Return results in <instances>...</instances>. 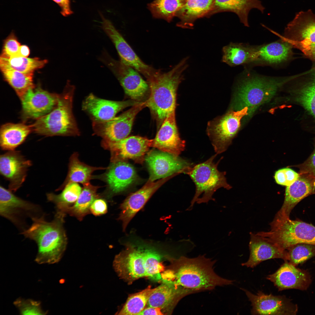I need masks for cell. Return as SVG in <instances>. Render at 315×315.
<instances>
[{
    "label": "cell",
    "mask_w": 315,
    "mask_h": 315,
    "mask_svg": "<svg viewBox=\"0 0 315 315\" xmlns=\"http://www.w3.org/2000/svg\"><path fill=\"white\" fill-rule=\"evenodd\" d=\"M66 215L56 211L50 221L46 220L44 215L33 218L31 225L21 232L36 244L38 251L35 261L38 264H55L62 257L67 244L64 227Z\"/></svg>",
    "instance_id": "cell-1"
},
{
    "label": "cell",
    "mask_w": 315,
    "mask_h": 315,
    "mask_svg": "<svg viewBox=\"0 0 315 315\" xmlns=\"http://www.w3.org/2000/svg\"><path fill=\"white\" fill-rule=\"evenodd\" d=\"M175 261L167 280L192 294L233 284V281L217 275L214 270L215 261L204 255L192 258L181 256Z\"/></svg>",
    "instance_id": "cell-2"
},
{
    "label": "cell",
    "mask_w": 315,
    "mask_h": 315,
    "mask_svg": "<svg viewBox=\"0 0 315 315\" xmlns=\"http://www.w3.org/2000/svg\"><path fill=\"white\" fill-rule=\"evenodd\" d=\"M188 59L187 57L183 58L167 72L155 69L146 78L150 93L145 104L159 121H163L175 111L177 90L184 80L183 73L188 66Z\"/></svg>",
    "instance_id": "cell-3"
},
{
    "label": "cell",
    "mask_w": 315,
    "mask_h": 315,
    "mask_svg": "<svg viewBox=\"0 0 315 315\" xmlns=\"http://www.w3.org/2000/svg\"><path fill=\"white\" fill-rule=\"evenodd\" d=\"M291 78L268 77L247 73L236 86L232 110L247 108L246 119L249 118L260 106L271 100Z\"/></svg>",
    "instance_id": "cell-4"
},
{
    "label": "cell",
    "mask_w": 315,
    "mask_h": 315,
    "mask_svg": "<svg viewBox=\"0 0 315 315\" xmlns=\"http://www.w3.org/2000/svg\"><path fill=\"white\" fill-rule=\"evenodd\" d=\"M75 86L68 81L57 103L49 113L32 125L33 131L46 136H76L80 132L73 112Z\"/></svg>",
    "instance_id": "cell-5"
},
{
    "label": "cell",
    "mask_w": 315,
    "mask_h": 315,
    "mask_svg": "<svg viewBox=\"0 0 315 315\" xmlns=\"http://www.w3.org/2000/svg\"><path fill=\"white\" fill-rule=\"evenodd\" d=\"M217 155L216 154L205 161L193 166L186 173L196 187L195 195L187 210H191L195 202L207 203L210 200H215L213 194L221 188L227 190L232 188L227 182L226 172H220L218 169V164L222 158L216 163L214 161Z\"/></svg>",
    "instance_id": "cell-6"
},
{
    "label": "cell",
    "mask_w": 315,
    "mask_h": 315,
    "mask_svg": "<svg viewBox=\"0 0 315 315\" xmlns=\"http://www.w3.org/2000/svg\"><path fill=\"white\" fill-rule=\"evenodd\" d=\"M288 83L287 101L303 111L302 124L315 134V64L310 70L292 76Z\"/></svg>",
    "instance_id": "cell-7"
},
{
    "label": "cell",
    "mask_w": 315,
    "mask_h": 315,
    "mask_svg": "<svg viewBox=\"0 0 315 315\" xmlns=\"http://www.w3.org/2000/svg\"><path fill=\"white\" fill-rule=\"evenodd\" d=\"M270 230L260 232V234L277 243L286 250L299 243L315 246V226L299 219L275 216L270 223Z\"/></svg>",
    "instance_id": "cell-8"
},
{
    "label": "cell",
    "mask_w": 315,
    "mask_h": 315,
    "mask_svg": "<svg viewBox=\"0 0 315 315\" xmlns=\"http://www.w3.org/2000/svg\"><path fill=\"white\" fill-rule=\"evenodd\" d=\"M248 109L230 110L209 122L207 133L217 154L225 152L238 132L241 121L247 115Z\"/></svg>",
    "instance_id": "cell-9"
},
{
    "label": "cell",
    "mask_w": 315,
    "mask_h": 315,
    "mask_svg": "<svg viewBox=\"0 0 315 315\" xmlns=\"http://www.w3.org/2000/svg\"><path fill=\"white\" fill-rule=\"evenodd\" d=\"M119 80L125 94L132 100L139 102L147 94L148 84L136 70L121 60L113 58L105 50L99 58Z\"/></svg>",
    "instance_id": "cell-10"
},
{
    "label": "cell",
    "mask_w": 315,
    "mask_h": 315,
    "mask_svg": "<svg viewBox=\"0 0 315 315\" xmlns=\"http://www.w3.org/2000/svg\"><path fill=\"white\" fill-rule=\"evenodd\" d=\"M0 214L17 227L25 230V220L41 216L39 206L16 196L13 192L0 186Z\"/></svg>",
    "instance_id": "cell-11"
},
{
    "label": "cell",
    "mask_w": 315,
    "mask_h": 315,
    "mask_svg": "<svg viewBox=\"0 0 315 315\" xmlns=\"http://www.w3.org/2000/svg\"><path fill=\"white\" fill-rule=\"evenodd\" d=\"M145 161L149 176L147 181L153 182L181 173L186 174L193 166L190 162L178 156L160 150H152L146 155Z\"/></svg>",
    "instance_id": "cell-12"
},
{
    "label": "cell",
    "mask_w": 315,
    "mask_h": 315,
    "mask_svg": "<svg viewBox=\"0 0 315 315\" xmlns=\"http://www.w3.org/2000/svg\"><path fill=\"white\" fill-rule=\"evenodd\" d=\"M146 107L144 102H140L117 117L106 121L92 122L93 130L103 140L119 141L127 137L136 116Z\"/></svg>",
    "instance_id": "cell-13"
},
{
    "label": "cell",
    "mask_w": 315,
    "mask_h": 315,
    "mask_svg": "<svg viewBox=\"0 0 315 315\" xmlns=\"http://www.w3.org/2000/svg\"><path fill=\"white\" fill-rule=\"evenodd\" d=\"M145 250L129 243L124 250L115 256L113 266L120 278L131 283L146 276L144 264Z\"/></svg>",
    "instance_id": "cell-14"
},
{
    "label": "cell",
    "mask_w": 315,
    "mask_h": 315,
    "mask_svg": "<svg viewBox=\"0 0 315 315\" xmlns=\"http://www.w3.org/2000/svg\"><path fill=\"white\" fill-rule=\"evenodd\" d=\"M152 141L140 136H131L116 142L103 140L102 145L111 152L112 162L131 159L141 164L151 147Z\"/></svg>",
    "instance_id": "cell-15"
},
{
    "label": "cell",
    "mask_w": 315,
    "mask_h": 315,
    "mask_svg": "<svg viewBox=\"0 0 315 315\" xmlns=\"http://www.w3.org/2000/svg\"><path fill=\"white\" fill-rule=\"evenodd\" d=\"M242 289L251 303V313L253 315H296L297 305L285 296H276L259 291L254 294L246 289Z\"/></svg>",
    "instance_id": "cell-16"
},
{
    "label": "cell",
    "mask_w": 315,
    "mask_h": 315,
    "mask_svg": "<svg viewBox=\"0 0 315 315\" xmlns=\"http://www.w3.org/2000/svg\"><path fill=\"white\" fill-rule=\"evenodd\" d=\"M59 94L50 93L40 85L29 90L20 99L24 120L37 119L50 113L57 103Z\"/></svg>",
    "instance_id": "cell-17"
},
{
    "label": "cell",
    "mask_w": 315,
    "mask_h": 315,
    "mask_svg": "<svg viewBox=\"0 0 315 315\" xmlns=\"http://www.w3.org/2000/svg\"><path fill=\"white\" fill-rule=\"evenodd\" d=\"M32 165V161L18 150L8 151L1 155L0 174L9 181V190L15 192L21 187Z\"/></svg>",
    "instance_id": "cell-18"
},
{
    "label": "cell",
    "mask_w": 315,
    "mask_h": 315,
    "mask_svg": "<svg viewBox=\"0 0 315 315\" xmlns=\"http://www.w3.org/2000/svg\"><path fill=\"white\" fill-rule=\"evenodd\" d=\"M250 256L242 266L253 268L262 261L274 258L288 261L287 251L270 238L258 233H250L249 244Z\"/></svg>",
    "instance_id": "cell-19"
},
{
    "label": "cell",
    "mask_w": 315,
    "mask_h": 315,
    "mask_svg": "<svg viewBox=\"0 0 315 315\" xmlns=\"http://www.w3.org/2000/svg\"><path fill=\"white\" fill-rule=\"evenodd\" d=\"M102 16V28L114 44L120 56V60L133 68L147 78L155 69L143 62L111 22Z\"/></svg>",
    "instance_id": "cell-20"
},
{
    "label": "cell",
    "mask_w": 315,
    "mask_h": 315,
    "mask_svg": "<svg viewBox=\"0 0 315 315\" xmlns=\"http://www.w3.org/2000/svg\"><path fill=\"white\" fill-rule=\"evenodd\" d=\"M171 176L156 182H148L141 188L130 194L121 204V211L118 220L122 222L123 231L136 214L141 210L154 193L166 181L173 177Z\"/></svg>",
    "instance_id": "cell-21"
},
{
    "label": "cell",
    "mask_w": 315,
    "mask_h": 315,
    "mask_svg": "<svg viewBox=\"0 0 315 315\" xmlns=\"http://www.w3.org/2000/svg\"><path fill=\"white\" fill-rule=\"evenodd\" d=\"M266 278L272 282L279 291L293 289L305 290L312 281L307 271L297 268L288 261H285L277 270Z\"/></svg>",
    "instance_id": "cell-22"
},
{
    "label": "cell",
    "mask_w": 315,
    "mask_h": 315,
    "mask_svg": "<svg viewBox=\"0 0 315 315\" xmlns=\"http://www.w3.org/2000/svg\"><path fill=\"white\" fill-rule=\"evenodd\" d=\"M139 102L132 100L122 101L108 100L90 93L83 101L82 107L92 122L103 121L113 118L123 109L132 106Z\"/></svg>",
    "instance_id": "cell-23"
},
{
    "label": "cell",
    "mask_w": 315,
    "mask_h": 315,
    "mask_svg": "<svg viewBox=\"0 0 315 315\" xmlns=\"http://www.w3.org/2000/svg\"><path fill=\"white\" fill-rule=\"evenodd\" d=\"M185 143L180 137L174 111L163 121L155 138L152 139L151 147L178 156L185 150Z\"/></svg>",
    "instance_id": "cell-24"
},
{
    "label": "cell",
    "mask_w": 315,
    "mask_h": 315,
    "mask_svg": "<svg viewBox=\"0 0 315 315\" xmlns=\"http://www.w3.org/2000/svg\"><path fill=\"white\" fill-rule=\"evenodd\" d=\"M299 174L298 178L286 187L283 204L276 216L290 217L291 211L298 203L307 197L315 195V177L307 174Z\"/></svg>",
    "instance_id": "cell-25"
},
{
    "label": "cell",
    "mask_w": 315,
    "mask_h": 315,
    "mask_svg": "<svg viewBox=\"0 0 315 315\" xmlns=\"http://www.w3.org/2000/svg\"><path fill=\"white\" fill-rule=\"evenodd\" d=\"M281 39L287 42L315 43V14L312 10L300 11L286 27Z\"/></svg>",
    "instance_id": "cell-26"
},
{
    "label": "cell",
    "mask_w": 315,
    "mask_h": 315,
    "mask_svg": "<svg viewBox=\"0 0 315 315\" xmlns=\"http://www.w3.org/2000/svg\"><path fill=\"white\" fill-rule=\"evenodd\" d=\"M134 167L125 161L112 162L105 175L108 189L107 196L109 198L124 191L137 178Z\"/></svg>",
    "instance_id": "cell-27"
},
{
    "label": "cell",
    "mask_w": 315,
    "mask_h": 315,
    "mask_svg": "<svg viewBox=\"0 0 315 315\" xmlns=\"http://www.w3.org/2000/svg\"><path fill=\"white\" fill-rule=\"evenodd\" d=\"M191 294L172 281L166 280L165 282L155 288L146 307L158 308L161 310L173 309L180 299Z\"/></svg>",
    "instance_id": "cell-28"
},
{
    "label": "cell",
    "mask_w": 315,
    "mask_h": 315,
    "mask_svg": "<svg viewBox=\"0 0 315 315\" xmlns=\"http://www.w3.org/2000/svg\"><path fill=\"white\" fill-rule=\"evenodd\" d=\"M293 48L290 43L281 39L257 47L256 62L274 65L286 62L292 58Z\"/></svg>",
    "instance_id": "cell-29"
},
{
    "label": "cell",
    "mask_w": 315,
    "mask_h": 315,
    "mask_svg": "<svg viewBox=\"0 0 315 315\" xmlns=\"http://www.w3.org/2000/svg\"><path fill=\"white\" fill-rule=\"evenodd\" d=\"M33 131L32 125L23 123H7L3 125L0 130V145L3 150L11 151L22 144Z\"/></svg>",
    "instance_id": "cell-30"
},
{
    "label": "cell",
    "mask_w": 315,
    "mask_h": 315,
    "mask_svg": "<svg viewBox=\"0 0 315 315\" xmlns=\"http://www.w3.org/2000/svg\"><path fill=\"white\" fill-rule=\"evenodd\" d=\"M256 9L263 13L265 9L259 0H214L213 10L228 11L235 13L240 22L249 27L248 15L251 10Z\"/></svg>",
    "instance_id": "cell-31"
},
{
    "label": "cell",
    "mask_w": 315,
    "mask_h": 315,
    "mask_svg": "<svg viewBox=\"0 0 315 315\" xmlns=\"http://www.w3.org/2000/svg\"><path fill=\"white\" fill-rule=\"evenodd\" d=\"M222 51V62L231 66L256 62L258 60L257 47L231 43L223 47Z\"/></svg>",
    "instance_id": "cell-32"
},
{
    "label": "cell",
    "mask_w": 315,
    "mask_h": 315,
    "mask_svg": "<svg viewBox=\"0 0 315 315\" xmlns=\"http://www.w3.org/2000/svg\"><path fill=\"white\" fill-rule=\"evenodd\" d=\"M214 0H186L177 16L181 21L177 26L183 28H192L194 22L213 10Z\"/></svg>",
    "instance_id": "cell-33"
},
{
    "label": "cell",
    "mask_w": 315,
    "mask_h": 315,
    "mask_svg": "<svg viewBox=\"0 0 315 315\" xmlns=\"http://www.w3.org/2000/svg\"><path fill=\"white\" fill-rule=\"evenodd\" d=\"M104 168L89 166L80 162L77 153L71 157L67 176L63 184L57 190H61L67 184L72 183H79L83 185L88 183L92 174L95 171L104 169Z\"/></svg>",
    "instance_id": "cell-34"
},
{
    "label": "cell",
    "mask_w": 315,
    "mask_h": 315,
    "mask_svg": "<svg viewBox=\"0 0 315 315\" xmlns=\"http://www.w3.org/2000/svg\"><path fill=\"white\" fill-rule=\"evenodd\" d=\"M98 186L90 183L83 185V187L77 200L66 211V214L81 221L87 215L91 213L90 207L94 201L100 197L97 193Z\"/></svg>",
    "instance_id": "cell-35"
},
{
    "label": "cell",
    "mask_w": 315,
    "mask_h": 315,
    "mask_svg": "<svg viewBox=\"0 0 315 315\" xmlns=\"http://www.w3.org/2000/svg\"><path fill=\"white\" fill-rule=\"evenodd\" d=\"M58 194L53 193L46 194L48 200L55 205L56 211L65 213L77 200L82 190L77 183H72L65 186Z\"/></svg>",
    "instance_id": "cell-36"
},
{
    "label": "cell",
    "mask_w": 315,
    "mask_h": 315,
    "mask_svg": "<svg viewBox=\"0 0 315 315\" xmlns=\"http://www.w3.org/2000/svg\"><path fill=\"white\" fill-rule=\"evenodd\" d=\"M0 67L5 80L20 99L29 90L36 87L33 83V74H24L8 67Z\"/></svg>",
    "instance_id": "cell-37"
},
{
    "label": "cell",
    "mask_w": 315,
    "mask_h": 315,
    "mask_svg": "<svg viewBox=\"0 0 315 315\" xmlns=\"http://www.w3.org/2000/svg\"><path fill=\"white\" fill-rule=\"evenodd\" d=\"M47 62L46 60H42L37 57L0 56V66L8 67L24 74H34L35 70L44 67Z\"/></svg>",
    "instance_id": "cell-38"
},
{
    "label": "cell",
    "mask_w": 315,
    "mask_h": 315,
    "mask_svg": "<svg viewBox=\"0 0 315 315\" xmlns=\"http://www.w3.org/2000/svg\"><path fill=\"white\" fill-rule=\"evenodd\" d=\"M186 0H154L149 5L153 15L156 18L170 21L177 15Z\"/></svg>",
    "instance_id": "cell-39"
},
{
    "label": "cell",
    "mask_w": 315,
    "mask_h": 315,
    "mask_svg": "<svg viewBox=\"0 0 315 315\" xmlns=\"http://www.w3.org/2000/svg\"><path fill=\"white\" fill-rule=\"evenodd\" d=\"M149 286L139 292L131 295L121 309L116 314L120 315H138L146 306L148 299L154 290Z\"/></svg>",
    "instance_id": "cell-40"
},
{
    "label": "cell",
    "mask_w": 315,
    "mask_h": 315,
    "mask_svg": "<svg viewBox=\"0 0 315 315\" xmlns=\"http://www.w3.org/2000/svg\"><path fill=\"white\" fill-rule=\"evenodd\" d=\"M286 250L288 261L296 266L315 256V246L311 244H297L290 246Z\"/></svg>",
    "instance_id": "cell-41"
},
{
    "label": "cell",
    "mask_w": 315,
    "mask_h": 315,
    "mask_svg": "<svg viewBox=\"0 0 315 315\" xmlns=\"http://www.w3.org/2000/svg\"><path fill=\"white\" fill-rule=\"evenodd\" d=\"M161 261L159 253L152 249H146L144 264L146 276L156 280L161 279L160 273L164 267Z\"/></svg>",
    "instance_id": "cell-42"
},
{
    "label": "cell",
    "mask_w": 315,
    "mask_h": 315,
    "mask_svg": "<svg viewBox=\"0 0 315 315\" xmlns=\"http://www.w3.org/2000/svg\"><path fill=\"white\" fill-rule=\"evenodd\" d=\"M13 303L21 315H46L48 313L42 309L39 301L19 298Z\"/></svg>",
    "instance_id": "cell-43"
},
{
    "label": "cell",
    "mask_w": 315,
    "mask_h": 315,
    "mask_svg": "<svg viewBox=\"0 0 315 315\" xmlns=\"http://www.w3.org/2000/svg\"><path fill=\"white\" fill-rule=\"evenodd\" d=\"M299 176V173L289 168H284L275 172L274 178L277 184L286 187L293 183Z\"/></svg>",
    "instance_id": "cell-44"
},
{
    "label": "cell",
    "mask_w": 315,
    "mask_h": 315,
    "mask_svg": "<svg viewBox=\"0 0 315 315\" xmlns=\"http://www.w3.org/2000/svg\"><path fill=\"white\" fill-rule=\"evenodd\" d=\"M21 45L13 32H11L5 40L0 56L10 57L17 56Z\"/></svg>",
    "instance_id": "cell-45"
},
{
    "label": "cell",
    "mask_w": 315,
    "mask_h": 315,
    "mask_svg": "<svg viewBox=\"0 0 315 315\" xmlns=\"http://www.w3.org/2000/svg\"><path fill=\"white\" fill-rule=\"evenodd\" d=\"M314 150L307 159L303 163L290 166L299 169V173L307 174L315 177V137L314 139Z\"/></svg>",
    "instance_id": "cell-46"
},
{
    "label": "cell",
    "mask_w": 315,
    "mask_h": 315,
    "mask_svg": "<svg viewBox=\"0 0 315 315\" xmlns=\"http://www.w3.org/2000/svg\"><path fill=\"white\" fill-rule=\"evenodd\" d=\"M293 48L301 50L307 58L315 63V43L306 41L288 42Z\"/></svg>",
    "instance_id": "cell-47"
},
{
    "label": "cell",
    "mask_w": 315,
    "mask_h": 315,
    "mask_svg": "<svg viewBox=\"0 0 315 315\" xmlns=\"http://www.w3.org/2000/svg\"><path fill=\"white\" fill-rule=\"evenodd\" d=\"M107 205L106 201L100 197L95 199L90 207V211L95 216L104 214L107 211Z\"/></svg>",
    "instance_id": "cell-48"
},
{
    "label": "cell",
    "mask_w": 315,
    "mask_h": 315,
    "mask_svg": "<svg viewBox=\"0 0 315 315\" xmlns=\"http://www.w3.org/2000/svg\"><path fill=\"white\" fill-rule=\"evenodd\" d=\"M52 0L60 7V13L63 16L67 17L73 13L71 7L70 0Z\"/></svg>",
    "instance_id": "cell-49"
},
{
    "label": "cell",
    "mask_w": 315,
    "mask_h": 315,
    "mask_svg": "<svg viewBox=\"0 0 315 315\" xmlns=\"http://www.w3.org/2000/svg\"><path fill=\"white\" fill-rule=\"evenodd\" d=\"M161 310L158 308L152 307H146L138 315H162L163 314Z\"/></svg>",
    "instance_id": "cell-50"
},
{
    "label": "cell",
    "mask_w": 315,
    "mask_h": 315,
    "mask_svg": "<svg viewBox=\"0 0 315 315\" xmlns=\"http://www.w3.org/2000/svg\"><path fill=\"white\" fill-rule=\"evenodd\" d=\"M30 53L29 49L27 46L25 45H21L18 55L16 56L27 57L29 55Z\"/></svg>",
    "instance_id": "cell-51"
}]
</instances>
